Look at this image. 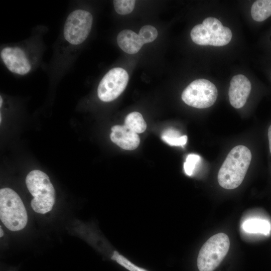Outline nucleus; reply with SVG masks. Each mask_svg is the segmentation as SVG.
Returning <instances> with one entry per match:
<instances>
[{"instance_id": "1", "label": "nucleus", "mask_w": 271, "mask_h": 271, "mask_svg": "<svg viewBox=\"0 0 271 271\" xmlns=\"http://www.w3.org/2000/svg\"><path fill=\"white\" fill-rule=\"evenodd\" d=\"M252 155L243 145L234 147L227 155L217 176L219 184L226 189H233L242 182L250 165Z\"/></svg>"}, {"instance_id": "2", "label": "nucleus", "mask_w": 271, "mask_h": 271, "mask_svg": "<svg viewBox=\"0 0 271 271\" xmlns=\"http://www.w3.org/2000/svg\"><path fill=\"white\" fill-rule=\"evenodd\" d=\"M26 183L33 196L31 202L33 209L40 214L51 211L55 203V192L48 175L40 170H33L27 175Z\"/></svg>"}, {"instance_id": "3", "label": "nucleus", "mask_w": 271, "mask_h": 271, "mask_svg": "<svg viewBox=\"0 0 271 271\" xmlns=\"http://www.w3.org/2000/svg\"><path fill=\"white\" fill-rule=\"evenodd\" d=\"M0 219L7 228L14 231L23 229L27 223V211L21 198L9 188L0 190Z\"/></svg>"}, {"instance_id": "4", "label": "nucleus", "mask_w": 271, "mask_h": 271, "mask_svg": "<svg viewBox=\"0 0 271 271\" xmlns=\"http://www.w3.org/2000/svg\"><path fill=\"white\" fill-rule=\"evenodd\" d=\"M230 29L223 26L217 19L208 17L202 24L195 26L190 33L192 40L200 45L223 46L228 44L232 38Z\"/></svg>"}, {"instance_id": "5", "label": "nucleus", "mask_w": 271, "mask_h": 271, "mask_svg": "<svg viewBox=\"0 0 271 271\" xmlns=\"http://www.w3.org/2000/svg\"><path fill=\"white\" fill-rule=\"evenodd\" d=\"M230 240L227 234L218 233L209 238L201 248L197 257L199 271H213L227 254Z\"/></svg>"}, {"instance_id": "6", "label": "nucleus", "mask_w": 271, "mask_h": 271, "mask_svg": "<svg viewBox=\"0 0 271 271\" xmlns=\"http://www.w3.org/2000/svg\"><path fill=\"white\" fill-rule=\"evenodd\" d=\"M217 95V89L213 83L207 79H198L186 87L181 97L183 101L190 106L205 108L215 103Z\"/></svg>"}, {"instance_id": "7", "label": "nucleus", "mask_w": 271, "mask_h": 271, "mask_svg": "<svg viewBox=\"0 0 271 271\" xmlns=\"http://www.w3.org/2000/svg\"><path fill=\"white\" fill-rule=\"evenodd\" d=\"M93 17L89 12L76 10L67 17L64 27L65 39L72 45H79L87 38L92 27Z\"/></svg>"}, {"instance_id": "8", "label": "nucleus", "mask_w": 271, "mask_h": 271, "mask_svg": "<svg viewBox=\"0 0 271 271\" xmlns=\"http://www.w3.org/2000/svg\"><path fill=\"white\" fill-rule=\"evenodd\" d=\"M129 76L124 69L115 67L110 69L102 78L97 88L99 98L104 102L117 98L127 84Z\"/></svg>"}, {"instance_id": "9", "label": "nucleus", "mask_w": 271, "mask_h": 271, "mask_svg": "<svg viewBox=\"0 0 271 271\" xmlns=\"http://www.w3.org/2000/svg\"><path fill=\"white\" fill-rule=\"evenodd\" d=\"M1 58L11 72L20 74H27L31 66L24 51L18 47H6L1 52Z\"/></svg>"}, {"instance_id": "10", "label": "nucleus", "mask_w": 271, "mask_h": 271, "mask_svg": "<svg viewBox=\"0 0 271 271\" xmlns=\"http://www.w3.org/2000/svg\"><path fill=\"white\" fill-rule=\"evenodd\" d=\"M251 89L250 82L242 74L234 76L230 82L228 90L229 100L235 108L242 107L245 104Z\"/></svg>"}, {"instance_id": "11", "label": "nucleus", "mask_w": 271, "mask_h": 271, "mask_svg": "<svg viewBox=\"0 0 271 271\" xmlns=\"http://www.w3.org/2000/svg\"><path fill=\"white\" fill-rule=\"evenodd\" d=\"M110 138L112 142L125 150H135L140 143L138 133L129 130L124 125L113 126Z\"/></svg>"}, {"instance_id": "12", "label": "nucleus", "mask_w": 271, "mask_h": 271, "mask_svg": "<svg viewBox=\"0 0 271 271\" xmlns=\"http://www.w3.org/2000/svg\"><path fill=\"white\" fill-rule=\"evenodd\" d=\"M117 44L120 48L127 54L138 53L144 44L139 34L131 30H124L117 37Z\"/></svg>"}, {"instance_id": "13", "label": "nucleus", "mask_w": 271, "mask_h": 271, "mask_svg": "<svg viewBox=\"0 0 271 271\" xmlns=\"http://www.w3.org/2000/svg\"><path fill=\"white\" fill-rule=\"evenodd\" d=\"M242 228L245 232L247 233L268 235L271 230V225L267 220L250 218L243 222Z\"/></svg>"}, {"instance_id": "14", "label": "nucleus", "mask_w": 271, "mask_h": 271, "mask_svg": "<svg viewBox=\"0 0 271 271\" xmlns=\"http://www.w3.org/2000/svg\"><path fill=\"white\" fill-rule=\"evenodd\" d=\"M251 15L253 20L262 22L271 16V0L255 1L251 8Z\"/></svg>"}, {"instance_id": "15", "label": "nucleus", "mask_w": 271, "mask_h": 271, "mask_svg": "<svg viewBox=\"0 0 271 271\" xmlns=\"http://www.w3.org/2000/svg\"><path fill=\"white\" fill-rule=\"evenodd\" d=\"M124 125L128 129L137 133L144 132L147 128L146 122L142 115L137 111L132 112L126 115Z\"/></svg>"}, {"instance_id": "16", "label": "nucleus", "mask_w": 271, "mask_h": 271, "mask_svg": "<svg viewBox=\"0 0 271 271\" xmlns=\"http://www.w3.org/2000/svg\"><path fill=\"white\" fill-rule=\"evenodd\" d=\"M162 140L171 146L183 147L187 142V136H181L180 132L174 128H168L161 135Z\"/></svg>"}, {"instance_id": "17", "label": "nucleus", "mask_w": 271, "mask_h": 271, "mask_svg": "<svg viewBox=\"0 0 271 271\" xmlns=\"http://www.w3.org/2000/svg\"><path fill=\"white\" fill-rule=\"evenodd\" d=\"M136 1L133 0H115L114 7L116 13L120 15H127L134 9Z\"/></svg>"}, {"instance_id": "18", "label": "nucleus", "mask_w": 271, "mask_h": 271, "mask_svg": "<svg viewBox=\"0 0 271 271\" xmlns=\"http://www.w3.org/2000/svg\"><path fill=\"white\" fill-rule=\"evenodd\" d=\"M139 35L145 44L154 41L158 36V31L153 26L145 25L141 28Z\"/></svg>"}, {"instance_id": "19", "label": "nucleus", "mask_w": 271, "mask_h": 271, "mask_svg": "<svg viewBox=\"0 0 271 271\" xmlns=\"http://www.w3.org/2000/svg\"><path fill=\"white\" fill-rule=\"evenodd\" d=\"M111 259L115 260L118 263L126 268L129 271H147L146 269L137 266L133 264L123 255L116 251H114Z\"/></svg>"}, {"instance_id": "20", "label": "nucleus", "mask_w": 271, "mask_h": 271, "mask_svg": "<svg viewBox=\"0 0 271 271\" xmlns=\"http://www.w3.org/2000/svg\"><path fill=\"white\" fill-rule=\"evenodd\" d=\"M200 160L201 157L198 155L191 154L188 155L184 163V170L186 174L188 176L192 175Z\"/></svg>"}, {"instance_id": "21", "label": "nucleus", "mask_w": 271, "mask_h": 271, "mask_svg": "<svg viewBox=\"0 0 271 271\" xmlns=\"http://www.w3.org/2000/svg\"><path fill=\"white\" fill-rule=\"evenodd\" d=\"M268 138L269 142V148L271 153V125L269 126L268 129Z\"/></svg>"}, {"instance_id": "22", "label": "nucleus", "mask_w": 271, "mask_h": 271, "mask_svg": "<svg viewBox=\"0 0 271 271\" xmlns=\"http://www.w3.org/2000/svg\"><path fill=\"white\" fill-rule=\"evenodd\" d=\"M0 237H2L4 235V232H3V230H2V227L1 226V229H0Z\"/></svg>"}, {"instance_id": "23", "label": "nucleus", "mask_w": 271, "mask_h": 271, "mask_svg": "<svg viewBox=\"0 0 271 271\" xmlns=\"http://www.w3.org/2000/svg\"><path fill=\"white\" fill-rule=\"evenodd\" d=\"M2 103H3V99H2V96H1L0 97V107H2Z\"/></svg>"}, {"instance_id": "24", "label": "nucleus", "mask_w": 271, "mask_h": 271, "mask_svg": "<svg viewBox=\"0 0 271 271\" xmlns=\"http://www.w3.org/2000/svg\"><path fill=\"white\" fill-rule=\"evenodd\" d=\"M0 121H1H1H2V115H1H1H0Z\"/></svg>"}]
</instances>
